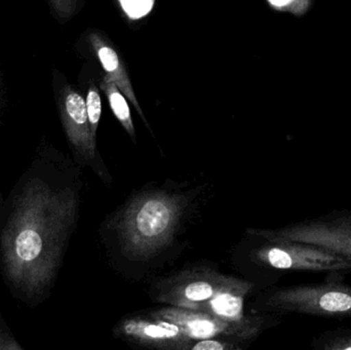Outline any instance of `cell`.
<instances>
[{
  "instance_id": "1",
  "label": "cell",
  "mask_w": 351,
  "mask_h": 350,
  "mask_svg": "<svg viewBox=\"0 0 351 350\" xmlns=\"http://www.w3.org/2000/svg\"><path fill=\"white\" fill-rule=\"evenodd\" d=\"M78 175L49 146L38 148L0 214V273L30 308L51 295L80 209Z\"/></svg>"
},
{
  "instance_id": "2",
  "label": "cell",
  "mask_w": 351,
  "mask_h": 350,
  "mask_svg": "<svg viewBox=\"0 0 351 350\" xmlns=\"http://www.w3.org/2000/svg\"><path fill=\"white\" fill-rule=\"evenodd\" d=\"M183 197L152 190L134 197L117 217L115 229L127 256L147 260L169 246L183 214Z\"/></svg>"
},
{
  "instance_id": "3",
  "label": "cell",
  "mask_w": 351,
  "mask_h": 350,
  "mask_svg": "<svg viewBox=\"0 0 351 350\" xmlns=\"http://www.w3.org/2000/svg\"><path fill=\"white\" fill-rule=\"evenodd\" d=\"M346 275L329 273L321 283L271 288L262 298V308L276 314H297L315 318H351V286Z\"/></svg>"
},
{
  "instance_id": "4",
  "label": "cell",
  "mask_w": 351,
  "mask_h": 350,
  "mask_svg": "<svg viewBox=\"0 0 351 350\" xmlns=\"http://www.w3.org/2000/svg\"><path fill=\"white\" fill-rule=\"evenodd\" d=\"M260 240L262 244L254 251L253 257L268 271L351 273V265L346 259L322 247L293 240Z\"/></svg>"
},
{
  "instance_id": "5",
  "label": "cell",
  "mask_w": 351,
  "mask_h": 350,
  "mask_svg": "<svg viewBox=\"0 0 351 350\" xmlns=\"http://www.w3.org/2000/svg\"><path fill=\"white\" fill-rule=\"evenodd\" d=\"M249 234L264 240H293L322 247L351 265V210H334L276 229H249Z\"/></svg>"
},
{
  "instance_id": "6",
  "label": "cell",
  "mask_w": 351,
  "mask_h": 350,
  "mask_svg": "<svg viewBox=\"0 0 351 350\" xmlns=\"http://www.w3.org/2000/svg\"><path fill=\"white\" fill-rule=\"evenodd\" d=\"M152 316L175 323L190 341L217 338L250 340L264 329L278 324L276 314L274 316H254L245 323H231L199 310L176 306L158 310Z\"/></svg>"
},
{
  "instance_id": "7",
  "label": "cell",
  "mask_w": 351,
  "mask_h": 350,
  "mask_svg": "<svg viewBox=\"0 0 351 350\" xmlns=\"http://www.w3.org/2000/svg\"><path fill=\"white\" fill-rule=\"evenodd\" d=\"M62 125L70 148L80 164L90 166L101 175L97 160L96 140L90 133L86 100L71 86L62 88L59 97Z\"/></svg>"
},
{
  "instance_id": "8",
  "label": "cell",
  "mask_w": 351,
  "mask_h": 350,
  "mask_svg": "<svg viewBox=\"0 0 351 350\" xmlns=\"http://www.w3.org/2000/svg\"><path fill=\"white\" fill-rule=\"evenodd\" d=\"M237 281L210 269H193L167 281L158 299L176 308L197 310L221 290Z\"/></svg>"
},
{
  "instance_id": "9",
  "label": "cell",
  "mask_w": 351,
  "mask_h": 350,
  "mask_svg": "<svg viewBox=\"0 0 351 350\" xmlns=\"http://www.w3.org/2000/svg\"><path fill=\"white\" fill-rule=\"evenodd\" d=\"M119 333L127 338L149 347L164 349H190L189 339L178 325L160 318H135L119 325Z\"/></svg>"
},
{
  "instance_id": "10",
  "label": "cell",
  "mask_w": 351,
  "mask_h": 350,
  "mask_svg": "<svg viewBox=\"0 0 351 350\" xmlns=\"http://www.w3.org/2000/svg\"><path fill=\"white\" fill-rule=\"evenodd\" d=\"M88 41H90L93 51L105 71V76L117 84V88L135 107L138 114L143 119L147 129L152 131V127H150L146 117L144 116L143 110L138 102L127 67L111 41L102 33L97 32V31H94L88 35Z\"/></svg>"
},
{
  "instance_id": "11",
  "label": "cell",
  "mask_w": 351,
  "mask_h": 350,
  "mask_svg": "<svg viewBox=\"0 0 351 350\" xmlns=\"http://www.w3.org/2000/svg\"><path fill=\"white\" fill-rule=\"evenodd\" d=\"M253 284L237 281L233 285L221 290L197 310L216 318L231 323H245L254 318L243 316L245 296L253 289Z\"/></svg>"
},
{
  "instance_id": "12",
  "label": "cell",
  "mask_w": 351,
  "mask_h": 350,
  "mask_svg": "<svg viewBox=\"0 0 351 350\" xmlns=\"http://www.w3.org/2000/svg\"><path fill=\"white\" fill-rule=\"evenodd\" d=\"M101 88L104 92L111 110L117 117V121L123 125L130 137L134 142H136V131L134 127L133 119H132L131 110L127 99L121 90L117 88L114 82H111L107 76H104L101 80Z\"/></svg>"
},
{
  "instance_id": "13",
  "label": "cell",
  "mask_w": 351,
  "mask_h": 350,
  "mask_svg": "<svg viewBox=\"0 0 351 350\" xmlns=\"http://www.w3.org/2000/svg\"><path fill=\"white\" fill-rule=\"evenodd\" d=\"M317 350H351V328L326 331L311 341Z\"/></svg>"
},
{
  "instance_id": "14",
  "label": "cell",
  "mask_w": 351,
  "mask_h": 350,
  "mask_svg": "<svg viewBox=\"0 0 351 350\" xmlns=\"http://www.w3.org/2000/svg\"><path fill=\"white\" fill-rule=\"evenodd\" d=\"M86 111H88V123H90V133L96 140L97 131L102 115V100L100 92L96 84H90L86 99Z\"/></svg>"
},
{
  "instance_id": "15",
  "label": "cell",
  "mask_w": 351,
  "mask_h": 350,
  "mask_svg": "<svg viewBox=\"0 0 351 350\" xmlns=\"http://www.w3.org/2000/svg\"><path fill=\"white\" fill-rule=\"evenodd\" d=\"M119 2L125 16L132 20H139L152 12L156 0H119Z\"/></svg>"
},
{
  "instance_id": "16",
  "label": "cell",
  "mask_w": 351,
  "mask_h": 350,
  "mask_svg": "<svg viewBox=\"0 0 351 350\" xmlns=\"http://www.w3.org/2000/svg\"><path fill=\"white\" fill-rule=\"evenodd\" d=\"M58 18L67 22L77 12L80 0H49Z\"/></svg>"
},
{
  "instance_id": "17",
  "label": "cell",
  "mask_w": 351,
  "mask_h": 350,
  "mask_svg": "<svg viewBox=\"0 0 351 350\" xmlns=\"http://www.w3.org/2000/svg\"><path fill=\"white\" fill-rule=\"evenodd\" d=\"M0 350H23L0 314Z\"/></svg>"
},
{
  "instance_id": "18",
  "label": "cell",
  "mask_w": 351,
  "mask_h": 350,
  "mask_svg": "<svg viewBox=\"0 0 351 350\" xmlns=\"http://www.w3.org/2000/svg\"><path fill=\"white\" fill-rule=\"evenodd\" d=\"M235 349L232 345L224 342L222 340L217 339H202L197 341L195 345H191L190 349L192 350H227Z\"/></svg>"
},
{
  "instance_id": "19",
  "label": "cell",
  "mask_w": 351,
  "mask_h": 350,
  "mask_svg": "<svg viewBox=\"0 0 351 350\" xmlns=\"http://www.w3.org/2000/svg\"><path fill=\"white\" fill-rule=\"evenodd\" d=\"M268 3L276 10H284L294 2V0H267Z\"/></svg>"
},
{
  "instance_id": "20",
  "label": "cell",
  "mask_w": 351,
  "mask_h": 350,
  "mask_svg": "<svg viewBox=\"0 0 351 350\" xmlns=\"http://www.w3.org/2000/svg\"><path fill=\"white\" fill-rule=\"evenodd\" d=\"M4 199L2 197L1 192H0V214H1L2 207H3Z\"/></svg>"
}]
</instances>
